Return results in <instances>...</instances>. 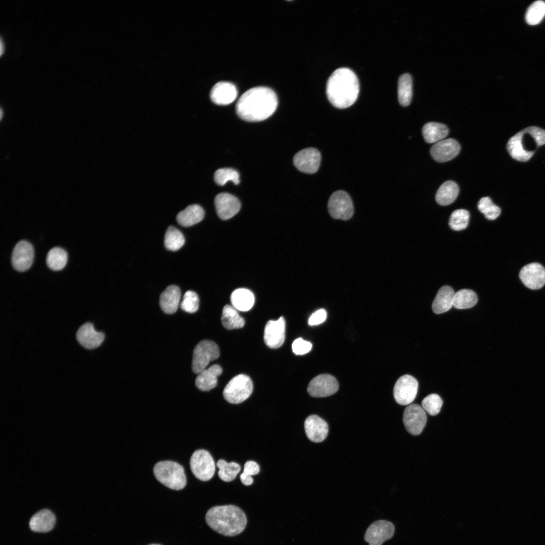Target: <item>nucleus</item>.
I'll return each instance as SVG.
<instances>
[{
  "label": "nucleus",
  "instance_id": "nucleus-8",
  "mask_svg": "<svg viewBox=\"0 0 545 545\" xmlns=\"http://www.w3.org/2000/svg\"><path fill=\"white\" fill-rule=\"evenodd\" d=\"M328 207L331 216L335 219L349 220L354 214V206L350 195L345 191L338 190L330 196Z\"/></svg>",
  "mask_w": 545,
  "mask_h": 545
},
{
  "label": "nucleus",
  "instance_id": "nucleus-20",
  "mask_svg": "<svg viewBox=\"0 0 545 545\" xmlns=\"http://www.w3.org/2000/svg\"><path fill=\"white\" fill-rule=\"evenodd\" d=\"M236 87L229 82L221 81L212 88L210 97L215 104L227 105L233 102L237 96Z\"/></svg>",
  "mask_w": 545,
  "mask_h": 545
},
{
  "label": "nucleus",
  "instance_id": "nucleus-3",
  "mask_svg": "<svg viewBox=\"0 0 545 545\" xmlns=\"http://www.w3.org/2000/svg\"><path fill=\"white\" fill-rule=\"evenodd\" d=\"M208 525L213 530L225 536L239 534L245 529L247 518L238 507L228 505L210 508L205 515Z\"/></svg>",
  "mask_w": 545,
  "mask_h": 545
},
{
  "label": "nucleus",
  "instance_id": "nucleus-39",
  "mask_svg": "<svg viewBox=\"0 0 545 545\" xmlns=\"http://www.w3.org/2000/svg\"><path fill=\"white\" fill-rule=\"evenodd\" d=\"M477 207L485 217L489 220L496 219L500 214L501 208L495 205L488 197H483L478 201Z\"/></svg>",
  "mask_w": 545,
  "mask_h": 545
},
{
  "label": "nucleus",
  "instance_id": "nucleus-30",
  "mask_svg": "<svg viewBox=\"0 0 545 545\" xmlns=\"http://www.w3.org/2000/svg\"><path fill=\"white\" fill-rule=\"evenodd\" d=\"M459 191V187L455 182L446 181L438 189L435 200L441 205H449L456 200Z\"/></svg>",
  "mask_w": 545,
  "mask_h": 545
},
{
  "label": "nucleus",
  "instance_id": "nucleus-16",
  "mask_svg": "<svg viewBox=\"0 0 545 545\" xmlns=\"http://www.w3.org/2000/svg\"><path fill=\"white\" fill-rule=\"evenodd\" d=\"M286 323L281 316L277 320H269L264 328L263 339L269 348L277 349L283 344L285 338Z\"/></svg>",
  "mask_w": 545,
  "mask_h": 545
},
{
  "label": "nucleus",
  "instance_id": "nucleus-35",
  "mask_svg": "<svg viewBox=\"0 0 545 545\" xmlns=\"http://www.w3.org/2000/svg\"><path fill=\"white\" fill-rule=\"evenodd\" d=\"M184 243L185 238L183 234L175 227L169 226L164 238L166 248L169 250L177 251L180 249Z\"/></svg>",
  "mask_w": 545,
  "mask_h": 545
},
{
  "label": "nucleus",
  "instance_id": "nucleus-37",
  "mask_svg": "<svg viewBox=\"0 0 545 545\" xmlns=\"http://www.w3.org/2000/svg\"><path fill=\"white\" fill-rule=\"evenodd\" d=\"M545 16V2L537 1L528 7L526 15V22L530 25L539 23Z\"/></svg>",
  "mask_w": 545,
  "mask_h": 545
},
{
  "label": "nucleus",
  "instance_id": "nucleus-24",
  "mask_svg": "<svg viewBox=\"0 0 545 545\" xmlns=\"http://www.w3.org/2000/svg\"><path fill=\"white\" fill-rule=\"evenodd\" d=\"M222 372V367L217 365H211L198 373L195 379L197 388L202 391H207L214 388L217 383V377Z\"/></svg>",
  "mask_w": 545,
  "mask_h": 545
},
{
  "label": "nucleus",
  "instance_id": "nucleus-15",
  "mask_svg": "<svg viewBox=\"0 0 545 545\" xmlns=\"http://www.w3.org/2000/svg\"><path fill=\"white\" fill-rule=\"evenodd\" d=\"M519 278L529 289H539L545 285V268L537 262L528 264L521 269Z\"/></svg>",
  "mask_w": 545,
  "mask_h": 545
},
{
  "label": "nucleus",
  "instance_id": "nucleus-17",
  "mask_svg": "<svg viewBox=\"0 0 545 545\" xmlns=\"http://www.w3.org/2000/svg\"><path fill=\"white\" fill-rule=\"evenodd\" d=\"M214 204L217 215L223 220L232 217L239 211L241 203L234 195L228 193H221L214 198Z\"/></svg>",
  "mask_w": 545,
  "mask_h": 545
},
{
  "label": "nucleus",
  "instance_id": "nucleus-12",
  "mask_svg": "<svg viewBox=\"0 0 545 545\" xmlns=\"http://www.w3.org/2000/svg\"><path fill=\"white\" fill-rule=\"evenodd\" d=\"M393 523L385 520H379L371 523L366 529L364 539L369 545H382L391 538L394 533Z\"/></svg>",
  "mask_w": 545,
  "mask_h": 545
},
{
  "label": "nucleus",
  "instance_id": "nucleus-38",
  "mask_svg": "<svg viewBox=\"0 0 545 545\" xmlns=\"http://www.w3.org/2000/svg\"><path fill=\"white\" fill-rule=\"evenodd\" d=\"M469 212L464 209L454 210L451 214L449 225L454 231H461L466 228L469 220Z\"/></svg>",
  "mask_w": 545,
  "mask_h": 545
},
{
  "label": "nucleus",
  "instance_id": "nucleus-22",
  "mask_svg": "<svg viewBox=\"0 0 545 545\" xmlns=\"http://www.w3.org/2000/svg\"><path fill=\"white\" fill-rule=\"evenodd\" d=\"M524 141L521 131L512 137L507 144V150L512 157L520 161L528 160L534 154L529 151Z\"/></svg>",
  "mask_w": 545,
  "mask_h": 545
},
{
  "label": "nucleus",
  "instance_id": "nucleus-46",
  "mask_svg": "<svg viewBox=\"0 0 545 545\" xmlns=\"http://www.w3.org/2000/svg\"><path fill=\"white\" fill-rule=\"evenodd\" d=\"M240 477L242 483L244 485H250L253 483V479L251 476L243 472L240 475Z\"/></svg>",
  "mask_w": 545,
  "mask_h": 545
},
{
  "label": "nucleus",
  "instance_id": "nucleus-14",
  "mask_svg": "<svg viewBox=\"0 0 545 545\" xmlns=\"http://www.w3.org/2000/svg\"><path fill=\"white\" fill-rule=\"evenodd\" d=\"M34 251L31 243L25 240L19 241L15 246L12 255V264L17 271H24L32 265Z\"/></svg>",
  "mask_w": 545,
  "mask_h": 545
},
{
  "label": "nucleus",
  "instance_id": "nucleus-19",
  "mask_svg": "<svg viewBox=\"0 0 545 545\" xmlns=\"http://www.w3.org/2000/svg\"><path fill=\"white\" fill-rule=\"evenodd\" d=\"M304 429L307 438L312 442L320 443L326 438L328 423L316 415H311L304 421Z\"/></svg>",
  "mask_w": 545,
  "mask_h": 545
},
{
  "label": "nucleus",
  "instance_id": "nucleus-45",
  "mask_svg": "<svg viewBox=\"0 0 545 545\" xmlns=\"http://www.w3.org/2000/svg\"><path fill=\"white\" fill-rule=\"evenodd\" d=\"M258 464L253 461H247L244 466L243 473L252 476L258 474L259 472Z\"/></svg>",
  "mask_w": 545,
  "mask_h": 545
},
{
  "label": "nucleus",
  "instance_id": "nucleus-10",
  "mask_svg": "<svg viewBox=\"0 0 545 545\" xmlns=\"http://www.w3.org/2000/svg\"><path fill=\"white\" fill-rule=\"evenodd\" d=\"M403 421L407 431L410 434H420L425 426L427 416L422 406L411 404L404 410Z\"/></svg>",
  "mask_w": 545,
  "mask_h": 545
},
{
  "label": "nucleus",
  "instance_id": "nucleus-7",
  "mask_svg": "<svg viewBox=\"0 0 545 545\" xmlns=\"http://www.w3.org/2000/svg\"><path fill=\"white\" fill-rule=\"evenodd\" d=\"M191 470L194 476L202 481L210 480L215 472V463L210 453L199 449L192 455L190 460Z\"/></svg>",
  "mask_w": 545,
  "mask_h": 545
},
{
  "label": "nucleus",
  "instance_id": "nucleus-26",
  "mask_svg": "<svg viewBox=\"0 0 545 545\" xmlns=\"http://www.w3.org/2000/svg\"><path fill=\"white\" fill-rule=\"evenodd\" d=\"M455 294L450 286L442 287L438 291L432 304L433 312L441 314L449 310L453 306Z\"/></svg>",
  "mask_w": 545,
  "mask_h": 545
},
{
  "label": "nucleus",
  "instance_id": "nucleus-9",
  "mask_svg": "<svg viewBox=\"0 0 545 545\" xmlns=\"http://www.w3.org/2000/svg\"><path fill=\"white\" fill-rule=\"evenodd\" d=\"M418 387L417 380L413 376L406 374L396 382L393 395L397 403L402 405L411 404L415 399Z\"/></svg>",
  "mask_w": 545,
  "mask_h": 545
},
{
  "label": "nucleus",
  "instance_id": "nucleus-23",
  "mask_svg": "<svg viewBox=\"0 0 545 545\" xmlns=\"http://www.w3.org/2000/svg\"><path fill=\"white\" fill-rule=\"evenodd\" d=\"M56 517L48 509H43L35 513L31 518L29 527L31 530L37 532H47L53 528Z\"/></svg>",
  "mask_w": 545,
  "mask_h": 545
},
{
  "label": "nucleus",
  "instance_id": "nucleus-36",
  "mask_svg": "<svg viewBox=\"0 0 545 545\" xmlns=\"http://www.w3.org/2000/svg\"><path fill=\"white\" fill-rule=\"evenodd\" d=\"M216 466L220 469L218 472L219 477L226 482L233 480L241 470V466L238 463L234 462L228 463L223 459L217 462Z\"/></svg>",
  "mask_w": 545,
  "mask_h": 545
},
{
  "label": "nucleus",
  "instance_id": "nucleus-1",
  "mask_svg": "<svg viewBox=\"0 0 545 545\" xmlns=\"http://www.w3.org/2000/svg\"><path fill=\"white\" fill-rule=\"evenodd\" d=\"M278 100L276 93L270 88L259 86L244 92L236 105V111L242 120L259 122L271 116L276 111Z\"/></svg>",
  "mask_w": 545,
  "mask_h": 545
},
{
  "label": "nucleus",
  "instance_id": "nucleus-18",
  "mask_svg": "<svg viewBox=\"0 0 545 545\" xmlns=\"http://www.w3.org/2000/svg\"><path fill=\"white\" fill-rule=\"evenodd\" d=\"M460 145L455 139L448 138L435 143L430 148L432 157L438 162L449 161L459 153Z\"/></svg>",
  "mask_w": 545,
  "mask_h": 545
},
{
  "label": "nucleus",
  "instance_id": "nucleus-47",
  "mask_svg": "<svg viewBox=\"0 0 545 545\" xmlns=\"http://www.w3.org/2000/svg\"><path fill=\"white\" fill-rule=\"evenodd\" d=\"M4 51H5L4 42L2 38H1V40H0V54H1V56H2L3 54V53L4 52Z\"/></svg>",
  "mask_w": 545,
  "mask_h": 545
},
{
  "label": "nucleus",
  "instance_id": "nucleus-2",
  "mask_svg": "<svg viewBox=\"0 0 545 545\" xmlns=\"http://www.w3.org/2000/svg\"><path fill=\"white\" fill-rule=\"evenodd\" d=\"M326 92L330 102L338 108H345L357 100L359 83L355 73L347 68L336 70L328 79Z\"/></svg>",
  "mask_w": 545,
  "mask_h": 545
},
{
  "label": "nucleus",
  "instance_id": "nucleus-40",
  "mask_svg": "<svg viewBox=\"0 0 545 545\" xmlns=\"http://www.w3.org/2000/svg\"><path fill=\"white\" fill-rule=\"evenodd\" d=\"M215 183L220 185H224L228 181H231L235 185L240 183L238 172L232 168H226L217 170L214 174Z\"/></svg>",
  "mask_w": 545,
  "mask_h": 545
},
{
  "label": "nucleus",
  "instance_id": "nucleus-41",
  "mask_svg": "<svg viewBox=\"0 0 545 545\" xmlns=\"http://www.w3.org/2000/svg\"><path fill=\"white\" fill-rule=\"evenodd\" d=\"M443 400L438 395L431 394L427 396L421 402L422 407L428 414L435 416L440 411Z\"/></svg>",
  "mask_w": 545,
  "mask_h": 545
},
{
  "label": "nucleus",
  "instance_id": "nucleus-43",
  "mask_svg": "<svg viewBox=\"0 0 545 545\" xmlns=\"http://www.w3.org/2000/svg\"><path fill=\"white\" fill-rule=\"evenodd\" d=\"M292 347L293 352L295 354L303 355L310 351L312 344L310 342L299 338L294 341Z\"/></svg>",
  "mask_w": 545,
  "mask_h": 545
},
{
  "label": "nucleus",
  "instance_id": "nucleus-33",
  "mask_svg": "<svg viewBox=\"0 0 545 545\" xmlns=\"http://www.w3.org/2000/svg\"><path fill=\"white\" fill-rule=\"evenodd\" d=\"M476 294L470 289H461L454 295L453 306L456 309H467L473 307L477 302Z\"/></svg>",
  "mask_w": 545,
  "mask_h": 545
},
{
  "label": "nucleus",
  "instance_id": "nucleus-31",
  "mask_svg": "<svg viewBox=\"0 0 545 545\" xmlns=\"http://www.w3.org/2000/svg\"><path fill=\"white\" fill-rule=\"evenodd\" d=\"M221 320L223 325L227 330L240 329L245 324L244 319L239 314L237 310L230 305L224 307Z\"/></svg>",
  "mask_w": 545,
  "mask_h": 545
},
{
  "label": "nucleus",
  "instance_id": "nucleus-11",
  "mask_svg": "<svg viewBox=\"0 0 545 545\" xmlns=\"http://www.w3.org/2000/svg\"><path fill=\"white\" fill-rule=\"evenodd\" d=\"M338 389V381L333 375L321 374L310 382L307 387V392L313 397L322 398L334 394Z\"/></svg>",
  "mask_w": 545,
  "mask_h": 545
},
{
  "label": "nucleus",
  "instance_id": "nucleus-49",
  "mask_svg": "<svg viewBox=\"0 0 545 545\" xmlns=\"http://www.w3.org/2000/svg\"><path fill=\"white\" fill-rule=\"evenodd\" d=\"M149 545H160V544H149Z\"/></svg>",
  "mask_w": 545,
  "mask_h": 545
},
{
  "label": "nucleus",
  "instance_id": "nucleus-28",
  "mask_svg": "<svg viewBox=\"0 0 545 545\" xmlns=\"http://www.w3.org/2000/svg\"><path fill=\"white\" fill-rule=\"evenodd\" d=\"M232 306L237 310L247 311L253 306L255 299L253 293L245 288L234 290L231 295Z\"/></svg>",
  "mask_w": 545,
  "mask_h": 545
},
{
  "label": "nucleus",
  "instance_id": "nucleus-6",
  "mask_svg": "<svg viewBox=\"0 0 545 545\" xmlns=\"http://www.w3.org/2000/svg\"><path fill=\"white\" fill-rule=\"evenodd\" d=\"M220 355L218 346L213 341L204 340L199 342L194 348L192 361V371L199 373L211 361L217 359Z\"/></svg>",
  "mask_w": 545,
  "mask_h": 545
},
{
  "label": "nucleus",
  "instance_id": "nucleus-21",
  "mask_svg": "<svg viewBox=\"0 0 545 545\" xmlns=\"http://www.w3.org/2000/svg\"><path fill=\"white\" fill-rule=\"evenodd\" d=\"M76 338L78 342L87 349H93L100 345L104 339V334L94 330L91 323H86L78 329Z\"/></svg>",
  "mask_w": 545,
  "mask_h": 545
},
{
  "label": "nucleus",
  "instance_id": "nucleus-29",
  "mask_svg": "<svg viewBox=\"0 0 545 545\" xmlns=\"http://www.w3.org/2000/svg\"><path fill=\"white\" fill-rule=\"evenodd\" d=\"M422 133L426 142L437 143L447 136L449 134V129L443 124L428 122L423 126Z\"/></svg>",
  "mask_w": 545,
  "mask_h": 545
},
{
  "label": "nucleus",
  "instance_id": "nucleus-5",
  "mask_svg": "<svg viewBox=\"0 0 545 545\" xmlns=\"http://www.w3.org/2000/svg\"><path fill=\"white\" fill-rule=\"evenodd\" d=\"M253 389L251 378L245 374L234 377L225 387L223 391L225 399L232 404H239L251 395Z\"/></svg>",
  "mask_w": 545,
  "mask_h": 545
},
{
  "label": "nucleus",
  "instance_id": "nucleus-44",
  "mask_svg": "<svg viewBox=\"0 0 545 545\" xmlns=\"http://www.w3.org/2000/svg\"><path fill=\"white\" fill-rule=\"evenodd\" d=\"M326 315V312L324 309L318 310L311 314L308 319V324L310 325L320 324L325 320Z\"/></svg>",
  "mask_w": 545,
  "mask_h": 545
},
{
  "label": "nucleus",
  "instance_id": "nucleus-34",
  "mask_svg": "<svg viewBox=\"0 0 545 545\" xmlns=\"http://www.w3.org/2000/svg\"><path fill=\"white\" fill-rule=\"evenodd\" d=\"M68 261V254L62 248L55 247L51 249L46 256V264L53 270H60L66 265Z\"/></svg>",
  "mask_w": 545,
  "mask_h": 545
},
{
  "label": "nucleus",
  "instance_id": "nucleus-32",
  "mask_svg": "<svg viewBox=\"0 0 545 545\" xmlns=\"http://www.w3.org/2000/svg\"><path fill=\"white\" fill-rule=\"evenodd\" d=\"M398 96L401 105L406 106L410 104L412 96V80L410 74L405 73L399 78Z\"/></svg>",
  "mask_w": 545,
  "mask_h": 545
},
{
  "label": "nucleus",
  "instance_id": "nucleus-27",
  "mask_svg": "<svg viewBox=\"0 0 545 545\" xmlns=\"http://www.w3.org/2000/svg\"><path fill=\"white\" fill-rule=\"evenodd\" d=\"M203 209L198 204L188 206L176 216L177 222L182 226L188 227L200 222L204 217Z\"/></svg>",
  "mask_w": 545,
  "mask_h": 545
},
{
  "label": "nucleus",
  "instance_id": "nucleus-48",
  "mask_svg": "<svg viewBox=\"0 0 545 545\" xmlns=\"http://www.w3.org/2000/svg\"><path fill=\"white\" fill-rule=\"evenodd\" d=\"M3 112L2 108H1V119H2V117H3Z\"/></svg>",
  "mask_w": 545,
  "mask_h": 545
},
{
  "label": "nucleus",
  "instance_id": "nucleus-42",
  "mask_svg": "<svg viewBox=\"0 0 545 545\" xmlns=\"http://www.w3.org/2000/svg\"><path fill=\"white\" fill-rule=\"evenodd\" d=\"M199 298L197 294L192 291H187L183 296L181 308L184 311L193 313L198 309Z\"/></svg>",
  "mask_w": 545,
  "mask_h": 545
},
{
  "label": "nucleus",
  "instance_id": "nucleus-13",
  "mask_svg": "<svg viewBox=\"0 0 545 545\" xmlns=\"http://www.w3.org/2000/svg\"><path fill=\"white\" fill-rule=\"evenodd\" d=\"M321 154L314 148H307L298 152L293 157V163L300 171L307 174H314L319 169Z\"/></svg>",
  "mask_w": 545,
  "mask_h": 545
},
{
  "label": "nucleus",
  "instance_id": "nucleus-4",
  "mask_svg": "<svg viewBox=\"0 0 545 545\" xmlns=\"http://www.w3.org/2000/svg\"><path fill=\"white\" fill-rule=\"evenodd\" d=\"M153 473L157 480L169 488L179 490L186 486L184 469L176 462L159 461L154 465Z\"/></svg>",
  "mask_w": 545,
  "mask_h": 545
},
{
  "label": "nucleus",
  "instance_id": "nucleus-25",
  "mask_svg": "<svg viewBox=\"0 0 545 545\" xmlns=\"http://www.w3.org/2000/svg\"><path fill=\"white\" fill-rule=\"evenodd\" d=\"M180 298L181 291L178 286H168L160 296L159 305L161 309L167 314L175 313L178 309Z\"/></svg>",
  "mask_w": 545,
  "mask_h": 545
}]
</instances>
